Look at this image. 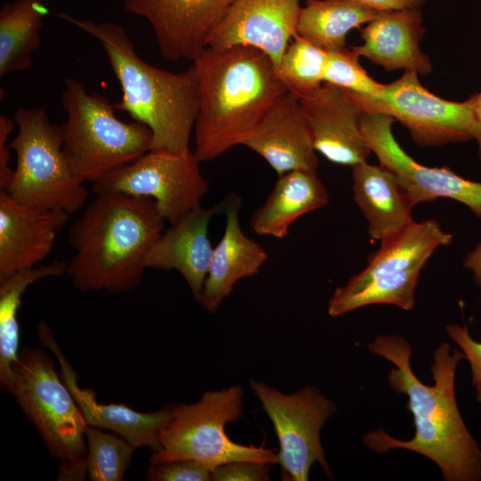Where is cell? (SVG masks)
Listing matches in <instances>:
<instances>
[{
  "label": "cell",
  "instance_id": "1",
  "mask_svg": "<svg viewBox=\"0 0 481 481\" xmlns=\"http://www.w3.org/2000/svg\"><path fill=\"white\" fill-rule=\"evenodd\" d=\"M371 352L395 364L388 373L390 387L407 395V409L413 418L415 434L400 440L383 429L363 436V444L379 453L398 448L418 452L434 461L446 481L481 480V450L468 430L457 406L454 380L461 350L441 343L434 352L433 386L414 374L410 359L412 346L398 335H380L368 345Z\"/></svg>",
  "mask_w": 481,
  "mask_h": 481
},
{
  "label": "cell",
  "instance_id": "2",
  "mask_svg": "<svg viewBox=\"0 0 481 481\" xmlns=\"http://www.w3.org/2000/svg\"><path fill=\"white\" fill-rule=\"evenodd\" d=\"M200 104L193 153L200 162L242 145L266 111L288 93L276 67L249 45L208 47L193 62Z\"/></svg>",
  "mask_w": 481,
  "mask_h": 481
},
{
  "label": "cell",
  "instance_id": "3",
  "mask_svg": "<svg viewBox=\"0 0 481 481\" xmlns=\"http://www.w3.org/2000/svg\"><path fill=\"white\" fill-rule=\"evenodd\" d=\"M166 222L151 198L96 194L69 231L74 254L66 274L72 285L83 292L136 288L145 270L143 257Z\"/></svg>",
  "mask_w": 481,
  "mask_h": 481
},
{
  "label": "cell",
  "instance_id": "4",
  "mask_svg": "<svg viewBox=\"0 0 481 481\" xmlns=\"http://www.w3.org/2000/svg\"><path fill=\"white\" fill-rule=\"evenodd\" d=\"M57 16L101 44L121 88V98L114 107L151 130V149L190 148L200 104L198 77L192 63L179 72L159 69L140 57L121 25L78 19L65 12H58Z\"/></svg>",
  "mask_w": 481,
  "mask_h": 481
},
{
  "label": "cell",
  "instance_id": "5",
  "mask_svg": "<svg viewBox=\"0 0 481 481\" xmlns=\"http://www.w3.org/2000/svg\"><path fill=\"white\" fill-rule=\"evenodd\" d=\"M61 106L67 114L60 126L63 152L83 183L99 181L152 147V132L146 125L120 120L114 103L97 92L88 93L77 78H65Z\"/></svg>",
  "mask_w": 481,
  "mask_h": 481
},
{
  "label": "cell",
  "instance_id": "6",
  "mask_svg": "<svg viewBox=\"0 0 481 481\" xmlns=\"http://www.w3.org/2000/svg\"><path fill=\"white\" fill-rule=\"evenodd\" d=\"M10 393L48 452L59 461L57 480H84L87 477V424L52 358L43 349L20 351Z\"/></svg>",
  "mask_w": 481,
  "mask_h": 481
},
{
  "label": "cell",
  "instance_id": "7",
  "mask_svg": "<svg viewBox=\"0 0 481 481\" xmlns=\"http://www.w3.org/2000/svg\"><path fill=\"white\" fill-rule=\"evenodd\" d=\"M242 414L243 389L239 385L207 391L194 404H173L159 435L160 449L151 453L150 463L193 460L211 471L235 461L277 463L273 449L229 438L226 424L238 421Z\"/></svg>",
  "mask_w": 481,
  "mask_h": 481
},
{
  "label": "cell",
  "instance_id": "8",
  "mask_svg": "<svg viewBox=\"0 0 481 481\" xmlns=\"http://www.w3.org/2000/svg\"><path fill=\"white\" fill-rule=\"evenodd\" d=\"M13 119L18 133L9 145L16 166L4 191L25 206L69 215L78 211L88 192L64 155L61 126L50 120L43 107L19 108Z\"/></svg>",
  "mask_w": 481,
  "mask_h": 481
},
{
  "label": "cell",
  "instance_id": "9",
  "mask_svg": "<svg viewBox=\"0 0 481 481\" xmlns=\"http://www.w3.org/2000/svg\"><path fill=\"white\" fill-rule=\"evenodd\" d=\"M418 76L405 70L401 77L384 85L377 96L341 89L362 111L385 114L399 121L420 146L474 139L473 96L461 102L442 99L426 89Z\"/></svg>",
  "mask_w": 481,
  "mask_h": 481
},
{
  "label": "cell",
  "instance_id": "10",
  "mask_svg": "<svg viewBox=\"0 0 481 481\" xmlns=\"http://www.w3.org/2000/svg\"><path fill=\"white\" fill-rule=\"evenodd\" d=\"M249 387L261 403L277 436V463L281 479L308 480L310 468L314 462H318L332 478L320 432L337 411L334 402L311 385L289 394L256 379L249 380Z\"/></svg>",
  "mask_w": 481,
  "mask_h": 481
},
{
  "label": "cell",
  "instance_id": "11",
  "mask_svg": "<svg viewBox=\"0 0 481 481\" xmlns=\"http://www.w3.org/2000/svg\"><path fill=\"white\" fill-rule=\"evenodd\" d=\"M190 148H152L93 183L96 194L123 193L153 199L173 224L200 205L209 183Z\"/></svg>",
  "mask_w": 481,
  "mask_h": 481
},
{
  "label": "cell",
  "instance_id": "12",
  "mask_svg": "<svg viewBox=\"0 0 481 481\" xmlns=\"http://www.w3.org/2000/svg\"><path fill=\"white\" fill-rule=\"evenodd\" d=\"M387 115L363 112L360 126L363 137L379 164L392 171L412 206L439 198L456 200L481 218V183L466 179L448 167H430L409 156L396 142Z\"/></svg>",
  "mask_w": 481,
  "mask_h": 481
},
{
  "label": "cell",
  "instance_id": "13",
  "mask_svg": "<svg viewBox=\"0 0 481 481\" xmlns=\"http://www.w3.org/2000/svg\"><path fill=\"white\" fill-rule=\"evenodd\" d=\"M237 0H124V8L151 25L161 56L193 62Z\"/></svg>",
  "mask_w": 481,
  "mask_h": 481
},
{
  "label": "cell",
  "instance_id": "14",
  "mask_svg": "<svg viewBox=\"0 0 481 481\" xmlns=\"http://www.w3.org/2000/svg\"><path fill=\"white\" fill-rule=\"evenodd\" d=\"M37 334L42 345L55 355L61 367L60 375L71 392L87 426L110 430L125 438L136 449L148 447L152 452L160 449L159 435L171 417L173 404L151 412H141L123 404L99 403L94 390L79 387L76 371L65 357L45 322L38 323Z\"/></svg>",
  "mask_w": 481,
  "mask_h": 481
},
{
  "label": "cell",
  "instance_id": "15",
  "mask_svg": "<svg viewBox=\"0 0 481 481\" xmlns=\"http://www.w3.org/2000/svg\"><path fill=\"white\" fill-rule=\"evenodd\" d=\"M302 0H237L213 32L208 47L249 45L264 52L276 69L297 34Z\"/></svg>",
  "mask_w": 481,
  "mask_h": 481
},
{
  "label": "cell",
  "instance_id": "16",
  "mask_svg": "<svg viewBox=\"0 0 481 481\" xmlns=\"http://www.w3.org/2000/svg\"><path fill=\"white\" fill-rule=\"evenodd\" d=\"M299 102L317 152L344 166L367 160L372 152L361 130L363 111L340 87L323 82Z\"/></svg>",
  "mask_w": 481,
  "mask_h": 481
},
{
  "label": "cell",
  "instance_id": "17",
  "mask_svg": "<svg viewBox=\"0 0 481 481\" xmlns=\"http://www.w3.org/2000/svg\"><path fill=\"white\" fill-rule=\"evenodd\" d=\"M69 219L65 211L25 206L0 190V282L45 260Z\"/></svg>",
  "mask_w": 481,
  "mask_h": 481
},
{
  "label": "cell",
  "instance_id": "18",
  "mask_svg": "<svg viewBox=\"0 0 481 481\" xmlns=\"http://www.w3.org/2000/svg\"><path fill=\"white\" fill-rule=\"evenodd\" d=\"M281 176L294 170L317 173L318 158L299 99L281 95L243 142Z\"/></svg>",
  "mask_w": 481,
  "mask_h": 481
},
{
  "label": "cell",
  "instance_id": "19",
  "mask_svg": "<svg viewBox=\"0 0 481 481\" xmlns=\"http://www.w3.org/2000/svg\"><path fill=\"white\" fill-rule=\"evenodd\" d=\"M217 206L196 207L176 222L170 224L145 253V269L175 270L185 280L198 301L203 289L212 257L208 226Z\"/></svg>",
  "mask_w": 481,
  "mask_h": 481
},
{
  "label": "cell",
  "instance_id": "20",
  "mask_svg": "<svg viewBox=\"0 0 481 481\" xmlns=\"http://www.w3.org/2000/svg\"><path fill=\"white\" fill-rule=\"evenodd\" d=\"M225 215L224 234L213 248L208 274L198 302L214 314L238 281L257 274L266 262L265 249L247 236L240 226V198L231 192L220 204Z\"/></svg>",
  "mask_w": 481,
  "mask_h": 481
},
{
  "label": "cell",
  "instance_id": "21",
  "mask_svg": "<svg viewBox=\"0 0 481 481\" xmlns=\"http://www.w3.org/2000/svg\"><path fill=\"white\" fill-rule=\"evenodd\" d=\"M423 33L416 8L381 12L361 30L363 43L352 49L387 70L404 69L426 76L432 65L420 47Z\"/></svg>",
  "mask_w": 481,
  "mask_h": 481
},
{
  "label": "cell",
  "instance_id": "22",
  "mask_svg": "<svg viewBox=\"0 0 481 481\" xmlns=\"http://www.w3.org/2000/svg\"><path fill=\"white\" fill-rule=\"evenodd\" d=\"M354 200L368 224L369 236L382 241L414 220L413 206L395 174L367 161L352 167Z\"/></svg>",
  "mask_w": 481,
  "mask_h": 481
},
{
  "label": "cell",
  "instance_id": "23",
  "mask_svg": "<svg viewBox=\"0 0 481 481\" xmlns=\"http://www.w3.org/2000/svg\"><path fill=\"white\" fill-rule=\"evenodd\" d=\"M452 235L444 231L437 221H413L395 235L380 241L378 250L368 256L366 267L336 289L333 294L354 293L371 280L423 265L438 249L449 245Z\"/></svg>",
  "mask_w": 481,
  "mask_h": 481
},
{
  "label": "cell",
  "instance_id": "24",
  "mask_svg": "<svg viewBox=\"0 0 481 481\" xmlns=\"http://www.w3.org/2000/svg\"><path fill=\"white\" fill-rule=\"evenodd\" d=\"M329 195L317 173L294 170L278 176L272 192L250 222L257 235L283 239L300 216L325 207Z\"/></svg>",
  "mask_w": 481,
  "mask_h": 481
},
{
  "label": "cell",
  "instance_id": "25",
  "mask_svg": "<svg viewBox=\"0 0 481 481\" xmlns=\"http://www.w3.org/2000/svg\"><path fill=\"white\" fill-rule=\"evenodd\" d=\"M356 0H306L301 8L297 35L325 51L346 46L347 33L379 15Z\"/></svg>",
  "mask_w": 481,
  "mask_h": 481
},
{
  "label": "cell",
  "instance_id": "26",
  "mask_svg": "<svg viewBox=\"0 0 481 481\" xmlns=\"http://www.w3.org/2000/svg\"><path fill=\"white\" fill-rule=\"evenodd\" d=\"M49 9L44 0H12L0 10V77L33 66Z\"/></svg>",
  "mask_w": 481,
  "mask_h": 481
},
{
  "label": "cell",
  "instance_id": "27",
  "mask_svg": "<svg viewBox=\"0 0 481 481\" xmlns=\"http://www.w3.org/2000/svg\"><path fill=\"white\" fill-rule=\"evenodd\" d=\"M66 269L67 263L53 261L15 273L0 282V385L8 393L20 353L18 312L21 298L30 285L45 278L61 276Z\"/></svg>",
  "mask_w": 481,
  "mask_h": 481
},
{
  "label": "cell",
  "instance_id": "28",
  "mask_svg": "<svg viewBox=\"0 0 481 481\" xmlns=\"http://www.w3.org/2000/svg\"><path fill=\"white\" fill-rule=\"evenodd\" d=\"M421 269L416 268L379 276L359 290L338 296L333 294L329 300L328 314L338 317L369 305H394L411 310L415 305V289Z\"/></svg>",
  "mask_w": 481,
  "mask_h": 481
},
{
  "label": "cell",
  "instance_id": "29",
  "mask_svg": "<svg viewBox=\"0 0 481 481\" xmlns=\"http://www.w3.org/2000/svg\"><path fill=\"white\" fill-rule=\"evenodd\" d=\"M326 56L327 51L296 34L276 69L287 91L298 99L316 91L323 83Z\"/></svg>",
  "mask_w": 481,
  "mask_h": 481
},
{
  "label": "cell",
  "instance_id": "30",
  "mask_svg": "<svg viewBox=\"0 0 481 481\" xmlns=\"http://www.w3.org/2000/svg\"><path fill=\"white\" fill-rule=\"evenodd\" d=\"M86 471L92 481H122L136 448L122 436L87 426Z\"/></svg>",
  "mask_w": 481,
  "mask_h": 481
},
{
  "label": "cell",
  "instance_id": "31",
  "mask_svg": "<svg viewBox=\"0 0 481 481\" xmlns=\"http://www.w3.org/2000/svg\"><path fill=\"white\" fill-rule=\"evenodd\" d=\"M358 59L359 56L352 48L327 51L323 82L362 94L379 95L384 84L372 79L360 65Z\"/></svg>",
  "mask_w": 481,
  "mask_h": 481
},
{
  "label": "cell",
  "instance_id": "32",
  "mask_svg": "<svg viewBox=\"0 0 481 481\" xmlns=\"http://www.w3.org/2000/svg\"><path fill=\"white\" fill-rule=\"evenodd\" d=\"M145 475L151 481H212V471L193 460L150 463Z\"/></svg>",
  "mask_w": 481,
  "mask_h": 481
},
{
  "label": "cell",
  "instance_id": "33",
  "mask_svg": "<svg viewBox=\"0 0 481 481\" xmlns=\"http://www.w3.org/2000/svg\"><path fill=\"white\" fill-rule=\"evenodd\" d=\"M445 330L469 363L476 399L481 402V341L475 340L465 325L449 324L445 326Z\"/></svg>",
  "mask_w": 481,
  "mask_h": 481
},
{
  "label": "cell",
  "instance_id": "34",
  "mask_svg": "<svg viewBox=\"0 0 481 481\" xmlns=\"http://www.w3.org/2000/svg\"><path fill=\"white\" fill-rule=\"evenodd\" d=\"M271 465L254 461L228 462L212 471V481H267Z\"/></svg>",
  "mask_w": 481,
  "mask_h": 481
},
{
  "label": "cell",
  "instance_id": "35",
  "mask_svg": "<svg viewBox=\"0 0 481 481\" xmlns=\"http://www.w3.org/2000/svg\"><path fill=\"white\" fill-rule=\"evenodd\" d=\"M14 119L5 115L0 116V190H5L12 177L14 168L10 166L11 148L8 138L14 130Z\"/></svg>",
  "mask_w": 481,
  "mask_h": 481
},
{
  "label": "cell",
  "instance_id": "36",
  "mask_svg": "<svg viewBox=\"0 0 481 481\" xmlns=\"http://www.w3.org/2000/svg\"><path fill=\"white\" fill-rule=\"evenodd\" d=\"M380 12L416 8L421 0H356Z\"/></svg>",
  "mask_w": 481,
  "mask_h": 481
},
{
  "label": "cell",
  "instance_id": "37",
  "mask_svg": "<svg viewBox=\"0 0 481 481\" xmlns=\"http://www.w3.org/2000/svg\"><path fill=\"white\" fill-rule=\"evenodd\" d=\"M463 265L472 273L476 284L481 288V240L466 255Z\"/></svg>",
  "mask_w": 481,
  "mask_h": 481
},
{
  "label": "cell",
  "instance_id": "38",
  "mask_svg": "<svg viewBox=\"0 0 481 481\" xmlns=\"http://www.w3.org/2000/svg\"><path fill=\"white\" fill-rule=\"evenodd\" d=\"M473 110L476 121V130L474 139L478 145V156L481 160V90L473 95Z\"/></svg>",
  "mask_w": 481,
  "mask_h": 481
}]
</instances>
